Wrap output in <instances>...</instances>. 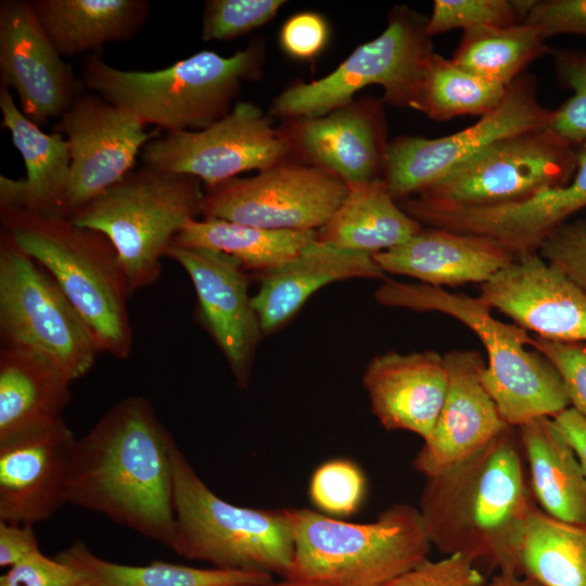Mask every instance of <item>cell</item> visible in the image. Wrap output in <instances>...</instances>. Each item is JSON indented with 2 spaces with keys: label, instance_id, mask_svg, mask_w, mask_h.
Returning a JSON list of instances; mask_svg holds the SVG:
<instances>
[{
  "label": "cell",
  "instance_id": "cell-1",
  "mask_svg": "<svg viewBox=\"0 0 586 586\" xmlns=\"http://www.w3.org/2000/svg\"><path fill=\"white\" fill-rule=\"evenodd\" d=\"M174 443L145 397L120 399L77 438L68 504L103 514L171 549Z\"/></svg>",
  "mask_w": 586,
  "mask_h": 586
},
{
  "label": "cell",
  "instance_id": "cell-2",
  "mask_svg": "<svg viewBox=\"0 0 586 586\" xmlns=\"http://www.w3.org/2000/svg\"><path fill=\"white\" fill-rule=\"evenodd\" d=\"M536 507L517 428L508 426L473 456L425 477L418 510L441 552L523 574L521 548Z\"/></svg>",
  "mask_w": 586,
  "mask_h": 586
},
{
  "label": "cell",
  "instance_id": "cell-3",
  "mask_svg": "<svg viewBox=\"0 0 586 586\" xmlns=\"http://www.w3.org/2000/svg\"><path fill=\"white\" fill-rule=\"evenodd\" d=\"M265 47L251 42L229 56L200 51L157 71H124L99 52L84 59V86L166 132L201 130L225 117L246 80L262 73Z\"/></svg>",
  "mask_w": 586,
  "mask_h": 586
},
{
  "label": "cell",
  "instance_id": "cell-4",
  "mask_svg": "<svg viewBox=\"0 0 586 586\" xmlns=\"http://www.w3.org/2000/svg\"><path fill=\"white\" fill-rule=\"evenodd\" d=\"M1 230L56 281L95 335L103 353L127 359L133 344L131 296L112 242L68 218L0 208Z\"/></svg>",
  "mask_w": 586,
  "mask_h": 586
},
{
  "label": "cell",
  "instance_id": "cell-5",
  "mask_svg": "<svg viewBox=\"0 0 586 586\" xmlns=\"http://www.w3.org/2000/svg\"><path fill=\"white\" fill-rule=\"evenodd\" d=\"M378 303L453 317L472 330L486 349L483 382L506 423L519 428L534 419L553 418L571 407L565 384L556 367L518 324L496 319L480 296L450 293L423 283L385 279L374 293Z\"/></svg>",
  "mask_w": 586,
  "mask_h": 586
},
{
  "label": "cell",
  "instance_id": "cell-6",
  "mask_svg": "<svg viewBox=\"0 0 586 586\" xmlns=\"http://www.w3.org/2000/svg\"><path fill=\"white\" fill-rule=\"evenodd\" d=\"M294 556L286 579L314 586H382L428 559L432 543L418 508L395 504L352 523L288 509Z\"/></svg>",
  "mask_w": 586,
  "mask_h": 586
},
{
  "label": "cell",
  "instance_id": "cell-7",
  "mask_svg": "<svg viewBox=\"0 0 586 586\" xmlns=\"http://www.w3.org/2000/svg\"><path fill=\"white\" fill-rule=\"evenodd\" d=\"M175 540L171 550L216 569L288 577L294 539L288 509L235 506L217 496L175 442L171 447Z\"/></svg>",
  "mask_w": 586,
  "mask_h": 586
},
{
  "label": "cell",
  "instance_id": "cell-8",
  "mask_svg": "<svg viewBox=\"0 0 586 586\" xmlns=\"http://www.w3.org/2000/svg\"><path fill=\"white\" fill-rule=\"evenodd\" d=\"M203 199L198 178L143 165L68 219L112 242L132 295L158 279L163 257L183 226L202 214Z\"/></svg>",
  "mask_w": 586,
  "mask_h": 586
},
{
  "label": "cell",
  "instance_id": "cell-9",
  "mask_svg": "<svg viewBox=\"0 0 586 586\" xmlns=\"http://www.w3.org/2000/svg\"><path fill=\"white\" fill-rule=\"evenodd\" d=\"M426 20L408 7H395L381 35L358 46L327 76L285 88L273 99L271 114L283 119L321 116L371 85L383 88V102L410 109L435 52Z\"/></svg>",
  "mask_w": 586,
  "mask_h": 586
},
{
  "label": "cell",
  "instance_id": "cell-10",
  "mask_svg": "<svg viewBox=\"0 0 586 586\" xmlns=\"http://www.w3.org/2000/svg\"><path fill=\"white\" fill-rule=\"evenodd\" d=\"M1 342L54 361L74 382L103 353L95 335L53 277L0 231Z\"/></svg>",
  "mask_w": 586,
  "mask_h": 586
},
{
  "label": "cell",
  "instance_id": "cell-11",
  "mask_svg": "<svg viewBox=\"0 0 586 586\" xmlns=\"http://www.w3.org/2000/svg\"><path fill=\"white\" fill-rule=\"evenodd\" d=\"M576 149L545 128L502 140L410 196L434 207H482L526 200L568 184Z\"/></svg>",
  "mask_w": 586,
  "mask_h": 586
},
{
  "label": "cell",
  "instance_id": "cell-12",
  "mask_svg": "<svg viewBox=\"0 0 586 586\" xmlns=\"http://www.w3.org/2000/svg\"><path fill=\"white\" fill-rule=\"evenodd\" d=\"M555 109L537 98L536 80L522 74L491 113L448 136H404L388 143L383 180L397 201L413 196L492 145L518 135L550 127Z\"/></svg>",
  "mask_w": 586,
  "mask_h": 586
},
{
  "label": "cell",
  "instance_id": "cell-13",
  "mask_svg": "<svg viewBox=\"0 0 586 586\" xmlns=\"http://www.w3.org/2000/svg\"><path fill=\"white\" fill-rule=\"evenodd\" d=\"M143 165L188 175L206 188L294 160L292 144L279 127L251 102H238L208 127L166 132L149 141L140 153Z\"/></svg>",
  "mask_w": 586,
  "mask_h": 586
},
{
  "label": "cell",
  "instance_id": "cell-14",
  "mask_svg": "<svg viewBox=\"0 0 586 586\" xmlns=\"http://www.w3.org/2000/svg\"><path fill=\"white\" fill-rule=\"evenodd\" d=\"M348 188L327 169L288 161L253 177L206 188L202 215L264 229L318 231Z\"/></svg>",
  "mask_w": 586,
  "mask_h": 586
},
{
  "label": "cell",
  "instance_id": "cell-15",
  "mask_svg": "<svg viewBox=\"0 0 586 586\" xmlns=\"http://www.w3.org/2000/svg\"><path fill=\"white\" fill-rule=\"evenodd\" d=\"M131 111L94 92H81L52 127L71 153L62 217L95 199L132 170L143 146L160 137Z\"/></svg>",
  "mask_w": 586,
  "mask_h": 586
},
{
  "label": "cell",
  "instance_id": "cell-16",
  "mask_svg": "<svg viewBox=\"0 0 586 586\" xmlns=\"http://www.w3.org/2000/svg\"><path fill=\"white\" fill-rule=\"evenodd\" d=\"M576 149V171L562 187L526 200L482 207H434L411 198L399 206L419 224L496 240L518 258L538 253L547 237L586 208V143Z\"/></svg>",
  "mask_w": 586,
  "mask_h": 586
},
{
  "label": "cell",
  "instance_id": "cell-17",
  "mask_svg": "<svg viewBox=\"0 0 586 586\" xmlns=\"http://www.w3.org/2000/svg\"><path fill=\"white\" fill-rule=\"evenodd\" d=\"M0 81L15 91L21 111L39 127L59 119L82 92V81L62 60L31 1L0 2Z\"/></svg>",
  "mask_w": 586,
  "mask_h": 586
},
{
  "label": "cell",
  "instance_id": "cell-18",
  "mask_svg": "<svg viewBox=\"0 0 586 586\" xmlns=\"http://www.w3.org/2000/svg\"><path fill=\"white\" fill-rule=\"evenodd\" d=\"M166 256L189 275L198 317L225 356L237 385L245 387L264 334L245 271L234 258L207 249L171 245Z\"/></svg>",
  "mask_w": 586,
  "mask_h": 586
},
{
  "label": "cell",
  "instance_id": "cell-19",
  "mask_svg": "<svg viewBox=\"0 0 586 586\" xmlns=\"http://www.w3.org/2000/svg\"><path fill=\"white\" fill-rule=\"evenodd\" d=\"M76 441L63 418L0 441V521L33 525L68 504Z\"/></svg>",
  "mask_w": 586,
  "mask_h": 586
},
{
  "label": "cell",
  "instance_id": "cell-20",
  "mask_svg": "<svg viewBox=\"0 0 586 586\" xmlns=\"http://www.w3.org/2000/svg\"><path fill=\"white\" fill-rule=\"evenodd\" d=\"M447 391L430 436L413 458L425 477L476 454L508 426L483 382L482 355L472 349L444 354Z\"/></svg>",
  "mask_w": 586,
  "mask_h": 586
},
{
  "label": "cell",
  "instance_id": "cell-21",
  "mask_svg": "<svg viewBox=\"0 0 586 586\" xmlns=\"http://www.w3.org/2000/svg\"><path fill=\"white\" fill-rule=\"evenodd\" d=\"M382 103L353 100L321 116L284 119L279 128L294 160L327 169L348 186L362 183L384 170L388 143Z\"/></svg>",
  "mask_w": 586,
  "mask_h": 586
},
{
  "label": "cell",
  "instance_id": "cell-22",
  "mask_svg": "<svg viewBox=\"0 0 586 586\" xmlns=\"http://www.w3.org/2000/svg\"><path fill=\"white\" fill-rule=\"evenodd\" d=\"M479 296L538 337L586 343V293L538 253L517 258Z\"/></svg>",
  "mask_w": 586,
  "mask_h": 586
},
{
  "label": "cell",
  "instance_id": "cell-23",
  "mask_svg": "<svg viewBox=\"0 0 586 586\" xmlns=\"http://www.w3.org/2000/svg\"><path fill=\"white\" fill-rule=\"evenodd\" d=\"M362 385L385 430L408 431L425 441L447 391L444 355L435 351L377 355L365 369Z\"/></svg>",
  "mask_w": 586,
  "mask_h": 586
},
{
  "label": "cell",
  "instance_id": "cell-24",
  "mask_svg": "<svg viewBox=\"0 0 586 586\" xmlns=\"http://www.w3.org/2000/svg\"><path fill=\"white\" fill-rule=\"evenodd\" d=\"M384 273L443 288L488 282L517 260L494 239L426 227L406 242L372 255Z\"/></svg>",
  "mask_w": 586,
  "mask_h": 586
},
{
  "label": "cell",
  "instance_id": "cell-25",
  "mask_svg": "<svg viewBox=\"0 0 586 586\" xmlns=\"http://www.w3.org/2000/svg\"><path fill=\"white\" fill-rule=\"evenodd\" d=\"M356 278L386 279L372 255L317 238L294 259L265 275L258 292L252 296L263 333H272L289 322L321 288Z\"/></svg>",
  "mask_w": 586,
  "mask_h": 586
},
{
  "label": "cell",
  "instance_id": "cell-26",
  "mask_svg": "<svg viewBox=\"0 0 586 586\" xmlns=\"http://www.w3.org/2000/svg\"><path fill=\"white\" fill-rule=\"evenodd\" d=\"M2 124L25 164L26 177L0 176V208H22L62 217V202L68 180L71 153L66 139L47 133L27 118L10 90L0 88Z\"/></svg>",
  "mask_w": 586,
  "mask_h": 586
},
{
  "label": "cell",
  "instance_id": "cell-27",
  "mask_svg": "<svg viewBox=\"0 0 586 586\" xmlns=\"http://www.w3.org/2000/svg\"><path fill=\"white\" fill-rule=\"evenodd\" d=\"M72 382L46 355L1 342L0 441L62 418Z\"/></svg>",
  "mask_w": 586,
  "mask_h": 586
},
{
  "label": "cell",
  "instance_id": "cell-28",
  "mask_svg": "<svg viewBox=\"0 0 586 586\" xmlns=\"http://www.w3.org/2000/svg\"><path fill=\"white\" fill-rule=\"evenodd\" d=\"M536 505L558 520L586 527V477L553 418L517 428Z\"/></svg>",
  "mask_w": 586,
  "mask_h": 586
},
{
  "label": "cell",
  "instance_id": "cell-29",
  "mask_svg": "<svg viewBox=\"0 0 586 586\" xmlns=\"http://www.w3.org/2000/svg\"><path fill=\"white\" fill-rule=\"evenodd\" d=\"M35 12L61 55L99 51L132 39L151 11L146 0H34Z\"/></svg>",
  "mask_w": 586,
  "mask_h": 586
},
{
  "label": "cell",
  "instance_id": "cell-30",
  "mask_svg": "<svg viewBox=\"0 0 586 586\" xmlns=\"http://www.w3.org/2000/svg\"><path fill=\"white\" fill-rule=\"evenodd\" d=\"M348 192L318 239L337 247L374 255L397 246L422 228L391 195L383 178L348 186Z\"/></svg>",
  "mask_w": 586,
  "mask_h": 586
},
{
  "label": "cell",
  "instance_id": "cell-31",
  "mask_svg": "<svg viewBox=\"0 0 586 586\" xmlns=\"http://www.w3.org/2000/svg\"><path fill=\"white\" fill-rule=\"evenodd\" d=\"M317 237L316 230H273L203 218L188 221L173 245L224 253L234 258L244 271L265 276L294 259Z\"/></svg>",
  "mask_w": 586,
  "mask_h": 586
},
{
  "label": "cell",
  "instance_id": "cell-32",
  "mask_svg": "<svg viewBox=\"0 0 586 586\" xmlns=\"http://www.w3.org/2000/svg\"><path fill=\"white\" fill-rule=\"evenodd\" d=\"M55 557L76 570L87 586H228L272 581L268 573L202 569L163 561L145 565L115 563L98 557L79 540Z\"/></svg>",
  "mask_w": 586,
  "mask_h": 586
},
{
  "label": "cell",
  "instance_id": "cell-33",
  "mask_svg": "<svg viewBox=\"0 0 586 586\" xmlns=\"http://www.w3.org/2000/svg\"><path fill=\"white\" fill-rule=\"evenodd\" d=\"M523 574L542 586H586V527L533 510L521 548Z\"/></svg>",
  "mask_w": 586,
  "mask_h": 586
},
{
  "label": "cell",
  "instance_id": "cell-34",
  "mask_svg": "<svg viewBox=\"0 0 586 586\" xmlns=\"http://www.w3.org/2000/svg\"><path fill=\"white\" fill-rule=\"evenodd\" d=\"M550 48L532 25L480 27L463 31L451 61L484 79L508 87Z\"/></svg>",
  "mask_w": 586,
  "mask_h": 586
},
{
  "label": "cell",
  "instance_id": "cell-35",
  "mask_svg": "<svg viewBox=\"0 0 586 586\" xmlns=\"http://www.w3.org/2000/svg\"><path fill=\"white\" fill-rule=\"evenodd\" d=\"M507 89L434 52L410 109L434 120H448L463 115L482 117L501 103Z\"/></svg>",
  "mask_w": 586,
  "mask_h": 586
},
{
  "label": "cell",
  "instance_id": "cell-36",
  "mask_svg": "<svg viewBox=\"0 0 586 586\" xmlns=\"http://www.w3.org/2000/svg\"><path fill=\"white\" fill-rule=\"evenodd\" d=\"M535 0H435L425 33L429 37L457 28L510 27L523 23Z\"/></svg>",
  "mask_w": 586,
  "mask_h": 586
},
{
  "label": "cell",
  "instance_id": "cell-37",
  "mask_svg": "<svg viewBox=\"0 0 586 586\" xmlns=\"http://www.w3.org/2000/svg\"><path fill=\"white\" fill-rule=\"evenodd\" d=\"M558 81L573 94L558 109L550 129L571 145L586 143V51L568 48H550Z\"/></svg>",
  "mask_w": 586,
  "mask_h": 586
},
{
  "label": "cell",
  "instance_id": "cell-38",
  "mask_svg": "<svg viewBox=\"0 0 586 586\" xmlns=\"http://www.w3.org/2000/svg\"><path fill=\"white\" fill-rule=\"evenodd\" d=\"M366 479L360 468L344 458L320 464L309 481L308 494L317 510L330 517L355 513L366 494Z\"/></svg>",
  "mask_w": 586,
  "mask_h": 586
},
{
  "label": "cell",
  "instance_id": "cell-39",
  "mask_svg": "<svg viewBox=\"0 0 586 586\" xmlns=\"http://www.w3.org/2000/svg\"><path fill=\"white\" fill-rule=\"evenodd\" d=\"M283 0H208L202 18L204 41H226L270 22L284 5Z\"/></svg>",
  "mask_w": 586,
  "mask_h": 586
},
{
  "label": "cell",
  "instance_id": "cell-40",
  "mask_svg": "<svg viewBox=\"0 0 586 586\" xmlns=\"http://www.w3.org/2000/svg\"><path fill=\"white\" fill-rule=\"evenodd\" d=\"M538 254L586 293V220L559 226L544 241Z\"/></svg>",
  "mask_w": 586,
  "mask_h": 586
},
{
  "label": "cell",
  "instance_id": "cell-41",
  "mask_svg": "<svg viewBox=\"0 0 586 586\" xmlns=\"http://www.w3.org/2000/svg\"><path fill=\"white\" fill-rule=\"evenodd\" d=\"M484 576L468 557L447 555L440 560H424L382 586H485Z\"/></svg>",
  "mask_w": 586,
  "mask_h": 586
},
{
  "label": "cell",
  "instance_id": "cell-42",
  "mask_svg": "<svg viewBox=\"0 0 586 586\" xmlns=\"http://www.w3.org/2000/svg\"><path fill=\"white\" fill-rule=\"evenodd\" d=\"M531 346L559 371L571 407L586 417V343L558 342L532 337Z\"/></svg>",
  "mask_w": 586,
  "mask_h": 586
},
{
  "label": "cell",
  "instance_id": "cell-43",
  "mask_svg": "<svg viewBox=\"0 0 586 586\" xmlns=\"http://www.w3.org/2000/svg\"><path fill=\"white\" fill-rule=\"evenodd\" d=\"M0 586H87L78 572L41 550L25 558L0 577Z\"/></svg>",
  "mask_w": 586,
  "mask_h": 586
},
{
  "label": "cell",
  "instance_id": "cell-44",
  "mask_svg": "<svg viewBox=\"0 0 586 586\" xmlns=\"http://www.w3.org/2000/svg\"><path fill=\"white\" fill-rule=\"evenodd\" d=\"M523 22L545 40L568 34L586 36V0H535Z\"/></svg>",
  "mask_w": 586,
  "mask_h": 586
},
{
  "label": "cell",
  "instance_id": "cell-45",
  "mask_svg": "<svg viewBox=\"0 0 586 586\" xmlns=\"http://www.w3.org/2000/svg\"><path fill=\"white\" fill-rule=\"evenodd\" d=\"M328 37V24L320 14L298 12L282 25L279 39L281 48L288 55L309 60L321 52Z\"/></svg>",
  "mask_w": 586,
  "mask_h": 586
},
{
  "label": "cell",
  "instance_id": "cell-46",
  "mask_svg": "<svg viewBox=\"0 0 586 586\" xmlns=\"http://www.w3.org/2000/svg\"><path fill=\"white\" fill-rule=\"evenodd\" d=\"M39 550L31 524L0 521V566L9 569Z\"/></svg>",
  "mask_w": 586,
  "mask_h": 586
},
{
  "label": "cell",
  "instance_id": "cell-47",
  "mask_svg": "<svg viewBox=\"0 0 586 586\" xmlns=\"http://www.w3.org/2000/svg\"><path fill=\"white\" fill-rule=\"evenodd\" d=\"M553 420L574 450L586 477V417L569 407L553 417Z\"/></svg>",
  "mask_w": 586,
  "mask_h": 586
},
{
  "label": "cell",
  "instance_id": "cell-48",
  "mask_svg": "<svg viewBox=\"0 0 586 586\" xmlns=\"http://www.w3.org/2000/svg\"><path fill=\"white\" fill-rule=\"evenodd\" d=\"M485 586H542L525 574L497 573Z\"/></svg>",
  "mask_w": 586,
  "mask_h": 586
},
{
  "label": "cell",
  "instance_id": "cell-49",
  "mask_svg": "<svg viewBox=\"0 0 586 586\" xmlns=\"http://www.w3.org/2000/svg\"><path fill=\"white\" fill-rule=\"evenodd\" d=\"M228 586H314L305 583H300L291 579L284 578L283 582L280 583H266V584H235V585H228Z\"/></svg>",
  "mask_w": 586,
  "mask_h": 586
}]
</instances>
